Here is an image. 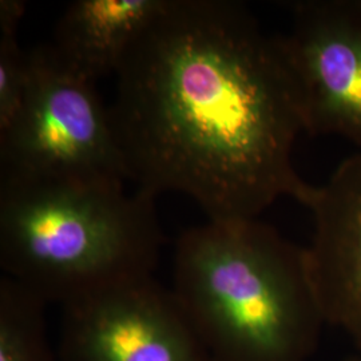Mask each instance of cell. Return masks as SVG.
<instances>
[{
	"instance_id": "cell-1",
	"label": "cell",
	"mask_w": 361,
	"mask_h": 361,
	"mask_svg": "<svg viewBox=\"0 0 361 361\" xmlns=\"http://www.w3.org/2000/svg\"><path fill=\"white\" fill-rule=\"evenodd\" d=\"M110 113L137 189L185 194L212 221L312 193L292 159L305 126L281 39L240 3L166 0L116 74Z\"/></svg>"
},
{
	"instance_id": "cell-2",
	"label": "cell",
	"mask_w": 361,
	"mask_h": 361,
	"mask_svg": "<svg viewBox=\"0 0 361 361\" xmlns=\"http://www.w3.org/2000/svg\"><path fill=\"white\" fill-rule=\"evenodd\" d=\"M170 288L214 361H308L328 325L307 247L257 219L186 229Z\"/></svg>"
},
{
	"instance_id": "cell-3",
	"label": "cell",
	"mask_w": 361,
	"mask_h": 361,
	"mask_svg": "<svg viewBox=\"0 0 361 361\" xmlns=\"http://www.w3.org/2000/svg\"><path fill=\"white\" fill-rule=\"evenodd\" d=\"M155 209L123 180L0 182V267L62 307L152 277L164 243Z\"/></svg>"
},
{
	"instance_id": "cell-4",
	"label": "cell",
	"mask_w": 361,
	"mask_h": 361,
	"mask_svg": "<svg viewBox=\"0 0 361 361\" xmlns=\"http://www.w3.org/2000/svg\"><path fill=\"white\" fill-rule=\"evenodd\" d=\"M26 97L0 131V182L130 180L110 107L97 83L62 62L51 44L28 50Z\"/></svg>"
},
{
	"instance_id": "cell-5",
	"label": "cell",
	"mask_w": 361,
	"mask_h": 361,
	"mask_svg": "<svg viewBox=\"0 0 361 361\" xmlns=\"http://www.w3.org/2000/svg\"><path fill=\"white\" fill-rule=\"evenodd\" d=\"M62 310L59 361H214L171 288L154 276Z\"/></svg>"
},
{
	"instance_id": "cell-6",
	"label": "cell",
	"mask_w": 361,
	"mask_h": 361,
	"mask_svg": "<svg viewBox=\"0 0 361 361\" xmlns=\"http://www.w3.org/2000/svg\"><path fill=\"white\" fill-rule=\"evenodd\" d=\"M296 80L305 133L361 147V0H304L280 37Z\"/></svg>"
},
{
	"instance_id": "cell-7",
	"label": "cell",
	"mask_w": 361,
	"mask_h": 361,
	"mask_svg": "<svg viewBox=\"0 0 361 361\" xmlns=\"http://www.w3.org/2000/svg\"><path fill=\"white\" fill-rule=\"evenodd\" d=\"M304 207L313 214L307 256L325 320L361 353V152L313 186Z\"/></svg>"
},
{
	"instance_id": "cell-8",
	"label": "cell",
	"mask_w": 361,
	"mask_h": 361,
	"mask_svg": "<svg viewBox=\"0 0 361 361\" xmlns=\"http://www.w3.org/2000/svg\"><path fill=\"white\" fill-rule=\"evenodd\" d=\"M166 0H75L55 27L51 44L65 65L98 82L116 75Z\"/></svg>"
},
{
	"instance_id": "cell-9",
	"label": "cell",
	"mask_w": 361,
	"mask_h": 361,
	"mask_svg": "<svg viewBox=\"0 0 361 361\" xmlns=\"http://www.w3.org/2000/svg\"><path fill=\"white\" fill-rule=\"evenodd\" d=\"M47 302L7 276L0 279V361H59L47 328Z\"/></svg>"
},
{
	"instance_id": "cell-10",
	"label": "cell",
	"mask_w": 361,
	"mask_h": 361,
	"mask_svg": "<svg viewBox=\"0 0 361 361\" xmlns=\"http://www.w3.org/2000/svg\"><path fill=\"white\" fill-rule=\"evenodd\" d=\"M25 11L23 1H0V131L11 125L26 97L28 50H23L18 40V28Z\"/></svg>"
},
{
	"instance_id": "cell-11",
	"label": "cell",
	"mask_w": 361,
	"mask_h": 361,
	"mask_svg": "<svg viewBox=\"0 0 361 361\" xmlns=\"http://www.w3.org/2000/svg\"><path fill=\"white\" fill-rule=\"evenodd\" d=\"M349 361H361V353L359 352L355 357H352V359H349Z\"/></svg>"
}]
</instances>
